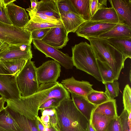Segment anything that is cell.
<instances>
[{
	"instance_id": "50",
	"label": "cell",
	"mask_w": 131,
	"mask_h": 131,
	"mask_svg": "<svg viewBox=\"0 0 131 131\" xmlns=\"http://www.w3.org/2000/svg\"><path fill=\"white\" fill-rule=\"evenodd\" d=\"M3 42H2L0 41V46L1 45V44Z\"/></svg>"
},
{
	"instance_id": "25",
	"label": "cell",
	"mask_w": 131,
	"mask_h": 131,
	"mask_svg": "<svg viewBox=\"0 0 131 131\" xmlns=\"http://www.w3.org/2000/svg\"><path fill=\"white\" fill-rule=\"evenodd\" d=\"M93 112L110 118L118 116L116 100L114 99L96 106Z\"/></svg>"
},
{
	"instance_id": "11",
	"label": "cell",
	"mask_w": 131,
	"mask_h": 131,
	"mask_svg": "<svg viewBox=\"0 0 131 131\" xmlns=\"http://www.w3.org/2000/svg\"><path fill=\"white\" fill-rule=\"evenodd\" d=\"M17 75L0 74V95L6 101H17L21 98L16 81Z\"/></svg>"
},
{
	"instance_id": "24",
	"label": "cell",
	"mask_w": 131,
	"mask_h": 131,
	"mask_svg": "<svg viewBox=\"0 0 131 131\" xmlns=\"http://www.w3.org/2000/svg\"><path fill=\"white\" fill-rule=\"evenodd\" d=\"M122 37H131V28L125 25L117 24L109 31L100 35L98 38L107 39Z\"/></svg>"
},
{
	"instance_id": "13",
	"label": "cell",
	"mask_w": 131,
	"mask_h": 131,
	"mask_svg": "<svg viewBox=\"0 0 131 131\" xmlns=\"http://www.w3.org/2000/svg\"><path fill=\"white\" fill-rule=\"evenodd\" d=\"M114 8L118 19V24L125 25L131 28V0H109Z\"/></svg>"
},
{
	"instance_id": "42",
	"label": "cell",
	"mask_w": 131,
	"mask_h": 131,
	"mask_svg": "<svg viewBox=\"0 0 131 131\" xmlns=\"http://www.w3.org/2000/svg\"><path fill=\"white\" fill-rule=\"evenodd\" d=\"M44 126L45 131H61L57 123H50V124L48 126H45V125Z\"/></svg>"
},
{
	"instance_id": "23",
	"label": "cell",
	"mask_w": 131,
	"mask_h": 131,
	"mask_svg": "<svg viewBox=\"0 0 131 131\" xmlns=\"http://www.w3.org/2000/svg\"><path fill=\"white\" fill-rule=\"evenodd\" d=\"M5 107L17 122L21 131H39L34 120L30 119L17 113L14 112L7 106Z\"/></svg>"
},
{
	"instance_id": "5",
	"label": "cell",
	"mask_w": 131,
	"mask_h": 131,
	"mask_svg": "<svg viewBox=\"0 0 131 131\" xmlns=\"http://www.w3.org/2000/svg\"><path fill=\"white\" fill-rule=\"evenodd\" d=\"M29 59L16 77L17 86L21 96L30 95L36 92L39 86L34 62Z\"/></svg>"
},
{
	"instance_id": "22",
	"label": "cell",
	"mask_w": 131,
	"mask_h": 131,
	"mask_svg": "<svg viewBox=\"0 0 131 131\" xmlns=\"http://www.w3.org/2000/svg\"><path fill=\"white\" fill-rule=\"evenodd\" d=\"M0 131H21L6 107L0 112Z\"/></svg>"
},
{
	"instance_id": "4",
	"label": "cell",
	"mask_w": 131,
	"mask_h": 131,
	"mask_svg": "<svg viewBox=\"0 0 131 131\" xmlns=\"http://www.w3.org/2000/svg\"><path fill=\"white\" fill-rule=\"evenodd\" d=\"M72 51L73 66L102 82L96 58L90 45L82 42L72 47Z\"/></svg>"
},
{
	"instance_id": "6",
	"label": "cell",
	"mask_w": 131,
	"mask_h": 131,
	"mask_svg": "<svg viewBox=\"0 0 131 131\" xmlns=\"http://www.w3.org/2000/svg\"><path fill=\"white\" fill-rule=\"evenodd\" d=\"M0 41L11 45L31 44V32L0 21Z\"/></svg>"
},
{
	"instance_id": "47",
	"label": "cell",
	"mask_w": 131,
	"mask_h": 131,
	"mask_svg": "<svg viewBox=\"0 0 131 131\" xmlns=\"http://www.w3.org/2000/svg\"><path fill=\"white\" fill-rule=\"evenodd\" d=\"M6 7L4 0H0V9L2 10Z\"/></svg>"
},
{
	"instance_id": "18",
	"label": "cell",
	"mask_w": 131,
	"mask_h": 131,
	"mask_svg": "<svg viewBox=\"0 0 131 131\" xmlns=\"http://www.w3.org/2000/svg\"><path fill=\"white\" fill-rule=\"evenodd\" d=\"M71 94L76 106L89 122L92 113L96 106L89 102L86 97L72 93Z\"/></svg>"
},
{
	"instance_id": "20",
	"label": "cell",
	"mask_w": 131,
	"mask_h": 131,
	"mask_svg": "<svg viewBox=\"0 0 131 131\" xmlns=\"http://www.w3.org/2000/svg\"><path fill=\"white\" fill-rule=\"evenodd\" d=\"M90 20L118 24V19L113 8L105 7L98 10Z\"/></svg>"
},
{
	"instance_id": "48",
	"label": "cell",
	"mask_w": 131,
	"mask_h": 131,
	"mask_svg": "<svg viewBox=\"0 0 131 131\" xmlns=\"http://www.w3.org/2000/svg\"><path fill=\"white\" fill-rule=\"evenodd\" d=\"M89 131H96L93 127L90 122L89 124Z\"/></svg>"
},
{
	"instance_id": "14",
	"label": "cell",
	"mask_w": 131,
	"mask_h": 131,
	"mask_svg": "<svg viewBox=\"0 0 131 131\" xmlns=\"http://www.w3.org/2000/svg\"><path fill=\"white\" fill-rule=\"evenodd\" d=\"M61 83L71 93L86 97L94 90L92 88L93 85L89 82L77 80L73 76L62 80Z\"/></svg>"
},
{
	"instance_id": "39",
	"label": "cell",
	"mask_w": 131,
	"mask_h": 131,
	"mask_svg": "<svg viewBox=\"0 0 131 131\" xmlns=\"http://www.w3.org/2000/svg\"><path fill=\"white\" fill-rule=\"evenodd\" d=\"M106 131H122L118 116L112 120Z\"/></svg>"
},
{
	"instance_id": "45",
	"label": "cell",
	"mask_w": 131,
	"mask_h": 131,
	"mask_svg": "<svg viewBox=\"0 0 131 131\" xmlns=\"http://www.w3.org/2000/svg\"><path fill=\"white\" fill-rule=\"evenodd\" d=\"M30 1L31 3V7H30V8L32 10H34L37 6L38 1L35 0H31Z\"/></svg>"
},
{
	"instance_id": "17",
	"label": "cell",
	"mask_w": 131,
	"mask_h": 131,
	"mask_svg": "<svg viewBox=\"0 0 131 131\" xmlns=\"http://www.w3.org/2000/svg\"><path fill=\"white\" fill-rule=\"evenodd\" d=\"M32 10L34 12L44 14L61 20L60 16L57 7L56 0L38 1L37 7L34 10Z\"/></svg>"
},
{
	"instance_id": "43",
	"label": "cell",
	"mask_w": 131,
	"mask_h": 131,
	"mask_svg": "<svg viewBox=\"0 0 131 131\" xmlns=\"http://www.w3.org/2000/svg\"><path fill=\"white\" fill-rule=\"evenodd\" d=\"M39 131H45V126L41 121L40 118L38 116L34 120Z\"/></svg>"
},
{
	"instance_id": "9",
	"label": "cell",
	"mask_w": 131,
	"mask_h": 131,
	"mask_svg": "<svg viewBox=\"0 0 131 131\" xmlns=\"http://www.w3.org/2000/svg\"><path fill=\"white\" fill-rule=\"evenodd\" d=\"M61 66L54 60H49L36 68L39 84L55 82L60 76Z\"/></svg>"
},
{
	"instance_id": "10",
	"label": "cell",
	"mask_w": 131,
	"mask_h": 131,
	"mask_svg": "<svg viewBox=\"0 0 131 131\" xmlns=\"http://www.w3.org/2000/svg\"><path fill=\"white\" fill-rule=\"evenodd\" d=\"M31 44L11 45L3 42L0 46V59H31L32 54Z\"/></svg>"
},
{
	"instance_id": "27",
	"label": "cell",
	"mask_w": 131,
	"mask_h": 131,
	"mask_svg": "<svg viewBox=\"0 0 131 131\" xmlns=\"http://www.w3.org/2000/svg\"><path fill=\"white\" fill-rule=\"evenodd\" d=\"M76 11L85 21H89L91 18L90 0H71Z\"/></svg>"
},
{
	"instance_id": "34",
	"label": "cell",
	"mask_w": 131,
	"mask_h": 131,
	"mask_svg": "<svg viewBox=\"0 0 131 131\" xmlns=\"http://www.w3.org/2000/svg\"><path fill=\"white\" fill-rule=\"evenodd\" d=\"M123 103L124 110L128 113H131V89L128 84L126 85L123 91Z\"/></svg>"
},
{
	"instance_id": "35",
	"label": "cell",
	"mask_w": 131,
	"mask_h": 131,
	"mask_svg": "<svg viewBox=\"0 0 131 131\" xmlns=\"http://www.w3.org/2000/svg\"><path fill=\"white\" fill-rule=\"evenodd\" d=\"M128 113L123 110L118 116L122 131H131V119H128Z\"/></svg>"
},
{
	"instance_id": "19",
	"label": "cell",
	"mask_w": 131,
	"mask_h": 131,
	"mask_svg": "<svg viewBox=\"0 0 131 131\" xmlns=\"http://www.w3.org/2000/svg\"><path fill=\"white\" fill-rule=\"evenodd\" d=\"M61 20L67 33L75 32L79 27L85 21L76 13L71 12L60 15Z\"/></svg>"
},
{
	"instance_id": "12",
	"label": "cell",
	"mask_w": 131,
	"mask_h": 131,
	"mask_svg": "<svg viewBox=\"0 0 131 131\" xmlns=\"http://www.w3.org/2000/svg\"><path fill=\"white\" fill-rule=\"evenodd\" d=\"M68 35L63 26L53 27L41 40L57 49H62L69 41Z\"/></svg>"
},
{
	"instance_id": "37",
	"label": "cell",
	"mask_w": 131,
	"mask_h": 131,
	"mask_svg": "<svg viewBox=\"0 0 131 131\" xmlns=\"http://www.w3.org/2000/svg\"><path fill=\"white\" fill-rule=\"evenodd\" d=\"M62 101L56 98L50 99L45 101L40 106L39 110H42L46 108H56Z\"/></svg>"
},
{
	"instance_id": "8",
	"label": "cell",
	"mask_w": 131,
	"mask_h": 131,
	"mask_svg": "<svg viewBox=\"0 0 131 131\" xmlns=\"http://www.w3.org/2000/svg\"><path fill=\"white\" fill-rule=\"evenodd\" d=\"M117 24L90 20L82 24L75 33L77 36L86 39L98 38L100 35L111 30Z\"/></svg>"
},
{
	"instance_id": "28",
	"label": "cell",
	"mask_w": 131,
	"mask_h": 131,
	"mask_svg": "<svg viewBox=\"0 0 131 131\" xmlns=\"http://www.w3.org/2000/svg\"><path fill=\"white\" fill-rule=\"evenodd\" d=\"M99 71L101 77L102 82L104 84L107 82H112L114 80L113 70L106 63L96 59Z\"/></svg>"
},
{
	"instance_id": "1",
	"label": "cell",
	"mask_w": 131,
	"mask_h": 131,
	"mask_svg": "<svg viewBox=\"0 0 131 131\" xmlns=\"http://www.w3.org/2000/svg\"><path fill=\"white\" fill-rule=\"evenodd\" d=\"M52 98H57L62 102L70 98L69 92L61 83L56 81L41 84L35 93L26 97L21 96L17 101H8L7 105L14 112L34 120L38 116L40 105Z\"/></svg>"
},
{
	"instance_id": "49",
	"label": "cell",
	"mask_w": 131,
	"mask_h": 131,
	"mask_svg": "<svg viewBox=\"0 0 131 131\" xmlns=\"http://www.w3.org/2000/svg\"><path fill=\"white\" fill-rule=\"evenodd\" d=\"M129 79L130 82H131V70H130L129 73Z\"/></svg>"
},
{
	"instance_id": "29",
	"label": "cell",
	"mask_w": 131,
	"mask_h": 131,
	"mask_svg": "<svg viewBox=\"0 0 131 131\" xmlns=\"http://www.w3.org/2000/svg\"><path fill=\"white\" fill-rule=\"evenodd\" d=\"M86 98L89 102L96 106L112 100L108 97L105 92L95 90L89 94Z\"/></svg>"
},
{
	"instance_id": "2",
	"label": "cell",
	"mask_w": 131,
	"mask_h": 131,
	"mask_svg": "<svg viewBox=\"0 0 131 131\" xmlns=\"http://www.w3.org/2000/svg\"><path fill=\"white\" fill-rule=\"evenodd\" d=\"M58 125L61 131H89V123L72 99L65 100L56 108Z\"/></svg>"
},
{
	"instance_id": "38",
	"label": "cell",
	"mask_w": 131,
	"mask_h": 131,
	"mask_svg": "<svg viewBox=\"0 0 131 131\" xmlns=\"http://www.w3.org/2000/svg\"><path fill=\"white\" fill-rule=\"evenodd\" d=\"M50 28H45L37 29L32 31L31 36L32 40H41L45 36Z\"/></svg>"
},
{
	"instance_id": "15",
	"label": "cell",
	"mask_w": 131,
	"mask_h": 131,
	"mask_svg": "<svg viewBox=\"0 0 131 131\" xmlns=\"http://www.w3.org/2000/svg\"><path fill=\"white\" fill-rule=\"evenodd\" d=\"M12 1L6 5L9 18L13 26L23 28L29 20L28 14L25 9L15 4Z\"/></svg>"
},
{
	"instance_id": "41",
	"label": "cell",
	"mask_w": 131,
	"mask_h": 131,
	"mask_svg": "<svg viewBox=\"0 0 131 131\" xmlns=\"http://www.w3.org/2000/svg\"><path fill=\"white\" fill-rule=\"evenodd\" d=\"M41 111L42 116L47 115L50 116L54 114L56 112V109L54 108H46Z\"/></svg>"
},
{
	"instance_id": "32",
	"label": "cell",
	"mask_w": 131,
	"mask_h": 131,
	"mask_svg": "<svg viewBox=\"0 0 131 131\" xmlns=\"http://www.w3.org/2000/svg\"><path fill=\"white\" fill-rule=\"evenodd\" d=\"M56 3L60 15L71 12L79 14L71 0H56Z\"/></svg>"
},
{
	"instance_id": "36",
	"label": "cell",
	"mask_w": 131,
	"mask_h": 131,
	"mask_svg": "<svg viewBox=\"0 0 131 131\" xmlns=\"http://www.w3.org/2000/svg\"><path fill=\"white\" fill-rule=\"evenodd\" d=\"M107 0H90V10L91 17L99 10L105 8Z\"/></svg>"
},
{
	"instance_id": "30",
	"label": "cell",
	"mask_w": 131,
	"mask_h": 131,
	"mask_svg": "<svg viewBox=\"0 0 131 131\" xmlns=\"http://www.w3.org/2000/svg\"><path fill=\"white\" fill-rule=\"evenodd\" d=\"M63 26L62 22L52 23L35 22L30 19L23 28L31 32L37 29Z\"/></svg>"
},
{
	"instance_id": "7",
	"label": "cell",
	"mask_w": 131,
	"mask_h": 131,
	"mask_svg": "<svg viewBox=\"0 0 131 131\" xmlns=\"http://www.w3.org/2000/svg\"><path fill=\"white\" fill-rule=\"evenodd\" d=\"M34 48L44 54L46 57H50L58 62L67 69H72L73 66L72 58L54 47L45 43L41 40L33 39Z\"/></svg>"
},
{
	"instance_id": "26",
	"label": "cell",
	"mask_w": 131,
	"mask_h": 131,
	"mask_svg": "<svg viewBox=\"0 0 131 131\" xmlns=\"http://www.w3.org/2000/svg\"><path fill=\"white\" fill-rule=\"evenodd\" d=\"M114 118L93 112L90 122L96 131H106Z\"/></svg>"
},
{
	"instance_id": "40",
	"label": "cell",
	"mask_w": 131,
	"mask_h": 131,
	"mask_svg": "<svg viewBox=\"0 0 131 131\" xmlns=\"http://www.w3.org/2000/svg\"><path fill=\"white\" fill-rule=\"evenodd\" d=\"M0 21L10 25H12L9 17L6 7L0 9Z\"/></svg>"
},
{
	"instance_id": "21",
	"label": "cell",
	"mask_w": 131,
	"mask_h": 131,
	"mask_svg": "<svg viewBox=\"0 0 131 131\" xmlns=\"http://www.w3.org/2000/svg\"><path fill=\"white\" fill-rule=\"evenodd\" d=\"M107 40L126 59L131 58V37L113 38Z\"/></svg>"
},
{
	"instance_id": "33",
	"label": "cell",
	"mask_w": 131,
	"mask_h": 131,
	"mask_svg": "<svg viewBox=\"0 0 131 131\" xmlns=\"http://www.w3.org/2000/svg\"><path fill=\"white\" fill-rule=\"evenodd\" d=\"M105 88V93L110 99L113 100L117 96L119 93V83L117 81L104 83Z\"/></svg>"
},
{
	"instance_id": "46",
	"label": "cell",
	"mask_w": 131,
	"mask_h": 131,
	"mask_svg": "<svg viewBox=\"0 0 131 131\" xmlns=\"http://www.w3.org/2000/svg\"><path fill=\"white\" fill-rule=\"evenodd\" d=\"M6 101L2 97H0V112L4 109L5 107L4 105Z\"/></svg>"
},
{
	"instance_id": "16",
	"label": "cell",
	"mask_w": 131,
	"mask_h": 131,
	"mask_svg": "<svg viewBox=\"0 0 131 131\" xmlns=\"http://www.w3.org/2000/svg\"><path fill=\"white\" fill-rule=\"evenodd\" d=\"M28 60L24 59H0V74L18 75Z\"/></svg>"
},
{
	"instance_id": "44",
	"label": "cell",
	"mask_w": 131,
	"mask_h": 131,
	"mask_svg": "<svg viewBox=\"0 0 131 131\" xmlns=\"http://www.w3.org/2000/svg\"><path fill=\"white\" fill-rule=\"evenodd\" d=\"M40 119L45 126H48L50 124V117L48 115L42 116Z\"/></svg>"
},
{
	"instance_id": "3",
	"label": "cell",
	"mask_w": 131,
	"mask_h": 131,
	"mask_svg": "<svg viewBox=\"0 0 131 131\" xmlns=\"http://www.w3.org/2000/svg\"><path fill=\"white\" fill-rule=\"evenodd\" d=\"M96 58L107 63L112 68L114 81L118 80L126 59L107 39L98 38L86 39Z\"/></svg>"
},
{
	"instance_id": "31",
	"label": "cell",
	"mask_w": 131,
	"mask_h": 131,
	"mask_svg": "<svg viewBox=\"0 0 131 131\" xmlns=\"http://www.w3.org/2000/svg\"><path fill=\"white\" fill-rule=\"evenodd\" d=\"M26 10L28 13L30 19L34 22L52 23L62 22L60 20L50 17L44 14L34 12L31 10L30 7L27 9Z\"/></svg>"
}]
</instances>
